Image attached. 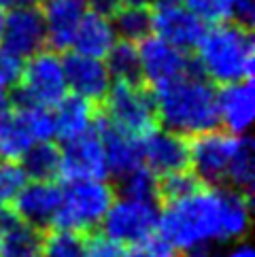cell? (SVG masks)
I'll return each instance as SVG.
<instances>
[{"mask_svg":"<svg viewBox=\"0 0 255 257\" xmlns=\"http://www.w3.org/2000/svg\"><path fill=\"white\" fill-rule=\"evenodd\" d=\"M143 164L158 179L189 168V141L166 127H153L141 139Z\"/></svg>","mask_w":255,"mask_h":257,"instance_id":"cell-12","label":"cell"},{"mask_svg":"<svg viewBox=\"0 0 255 257\" xmlns=\"http://www.w3.org/2000/svg\"><path fill=\"white\" fill-rule=\"evenodd\" d=\"M26 183L28 174L24 172L20 162L0 160V206H11Z\"/></svg>","mask_w":255,"mask_h":257,"instance_id":"cell-28","label":"cell"},{"mask_svg":"<svg viewBox=\"0 0 255 257\" xmlns=\"http://www.w3.org/2000/svg\"><path fill=\"white\" fill-rule=\"evenodd\" d=\"M96 130L102 139L104 145V155H106V166L108 174L121 179L123 174L132 172L136 168L145 166L143 164V147L139 136H132L113 123L106 121L104 115H96Z\"/></svg>","mask_w":255,"mask_h":257,"instance_id":"cell-15","label":"cell"},{"mask_svg":"<svg viewBox=\"0 0 255 257\" xmlns=\"http://www.w3.org/2000/svg\"><path fill=\"white\" fill-rule=\"evenodd\" d=\"M0 47L24 60L47 47V30H45L41 9L36 5L11 9L9 15H5Z\"/></svg>","mask_w":255,"mask_h":257,"instance_id":"cell-10","label":"cell"},{"mask_svg":"<svg viewBox=\"0 0 255 257\" xmlns=\"http://www.w3.org/2000/svg\"><path fill=\"white\" fill-rule=\"evenodd\" d=\"M198 60L206 79L219 85L253 77L255 47L251 30L234 22L215 24L198 43Z\"/></svg>","mask_w":255,"mask_h":257,"instance_id":"cell-3","label":"cell"},{"mask_svg":"<svg viewBox=\"0 0 255 257\" xmlns=\"http://www.w3.org/2000/svg\"><path fill=\"white\" fill-rule=\"evenodd\" d=\"M51 111H53V123H56V139L62 141H70L75 136H81L87 130H92L98 115L96 102L77 94L64 96L56 106H51Z\"/></svg>","mask_w":255,"mask_h":257,"instance_id":"cell-21","label":"cell"},{"mask_svg":"<svg viewBox=\"0 0 255 257\" xmlns=\"http://www.w3.org/2000/svg\"><path fill=\"white\" fill-rule=\"evenodd\" d=\"M115 43V30L111 26V20L104 15H98L94 11H85V15L81 17V22L72 36L70 49L83 56L92 58H104L108 49Z\"/></svg>","mask_w":255,"mask_h":257,"instance_id":"cell-22","label":"cell"},{"mask_svg":"<svg viewBox=\"0 0 255 257\" xmlns=\"http://www.w3.org/2000/svg\"><path fill=\"white\" fill-rule=\"evenodd\" d=\"M181 257H213L211 249H191V251H183Z\"/></svg>","mask_w":255,"mask_h":257,"instance_id":"cell-40","label":"cell"},{"mask_svg":"<svg viewBox=\"0 0 255 257\" xmlns=\"http://www.w3.org/2000/svg\"><path fill=\"white\" fill-rule=\"evenodd\" d=\"M249 227L251 202L247 191L221 183H198L189 194L166 200L158 217V234L175 251L238 242L249 234Z\"/></svg>","mask_w":255,"mask_h":257,"instance_id":"cell-1","label":"cell"},{"mask_svg":"<svg viewBox=\"0 0 255 257\" xmlns=\"http://www.w3.org/2000/svg\"><path fill=\"white\" fill-rule=\"evenodd\" d=\"M153 91L158 123L185 139L219 125L217 89L206 77L183 75Z\"/></svg>","mask_w":255,"mask_h":257,"instance_id":"cell-2","label":"cell"},{"mask_svg":"<svg viewBox=\"0 0 255 257\" xmlns=\"http://www.w3.org/2000/svg\"><path fill=\"white\" fill-rule=\"evenodd\" d=\"M39 249V227L20 219L11 206H0V257H30Z\"/></svg>","mask_w":255,"mask_h":257,"instance_id":"cell-19","label":"cell"},{"mask_svg":"<svg viewBox=\"0 0 255 257\" xmlns=\"http://www.w3.org/2000/svg\"><path fill=\"white\" fill-rule=\"evenodd\" d=\"M30 257H41V253H36V255H30Z\"/></svg>","mask_w":255,"mask_h":257,"instance_id":"cell-43","label":"cell"},{"mask_svg":"<svg viewBox=\"0 0 255 257\" xmlns=\"http://www.w3.org/2000/svg\"><path fill=\"white\" fill-rule=\"evenodd\" d=\"M217 113L219 123L230 134H247L255 115V91L253 81H236L217 89Z\"/></svg>","mask_w":255,"mask_h":257,"instance_id":"cell-17","label":"cell"},{"mask_svg":"<svg viewBox=\"0 0 255 257\" xmlns=\"http://www.w3.org/2000/svg\"><path fill=\"white\" fill-rule=\"evenodd\" d=\"M39 9L47 30V45L53 51H68L81 17L87 11V0H39Z\"/></svg>","mask_w":255,"mask_h":257,"instance_id":"cell-18","label":"cell"},{"mask_svg":"<svg viewBox=\"0 0 255 257\" xmlns=\"http://www.w3.org/2000/svg\"><path fill=\"white\" fill-rule=\"evenodd\" d=\"M253 17H255V3L253 0H232L230 22L238 24V26H244V28L251 30Z\"/></svg>","mask_w":255,"mask_h":257,"instance_id":"cell-35","label":"cell"},{"mask_svg":"<svg viewBox=\"0 0 255 257\" xmlns=\"http://www.w3.org/2000/svg\"><path fill=\"white\" fill-rule=\"evenodd\" d=\"M198 183L200 181L194 177V172L189 168H185V170H179V172L162 177V181H158V194H162L164 200H175V198L189 194Z\"/></svg>","mask_w":255,"mask_h":257,"instance_id":"cell-31","label":"cell"},{"mask_svg":"<svg viewBox=\"0 0 255 257\" xmlns=\"http://www.w3.org/2000/svg\"><path fill=\"white\" fill-rule=\"evenodd\" d=\"M113 198L115 191L106 179L66 181L53 225L75 232H89L102 223Z\"/></svg>","mask_w":255,"mask_h":257,"instance_id":"cell-4","label":"cell"},{"mask_svg":"<svg viewBox=\"0 0 255 257\" xmlns=\"http://www.w3.org/2000/svg\"><path fill=\"white\" fill-rule=\"evenodd\" d=\"M9 108H11V91L5 85H0V115L7 113Z\"/></svg>","mask_w":255,"mask_h":257,"instance_id":"cell-39","label":"cell"},{"mask_svg":"<svg viewBox=\"0 0 255 257\" xmlns=\"http://www.w3.org/2000/svg\"><path fill=\"white\" fill-rule=\"evenodd\" d=\"M104 117L119 130L143 139L153 127H158L156 98L149 85L117 81L111 83L106 96L102 98Z\"/></svg>","mask_w":255,"mask_h":257,"instance_id":"cell-6","label":"cell"},{"mask_svg":"<svg viewBox=\"0 0 255 257\" xmlns=\"http://www.w3.org/2000/svg\"><path fill=\"white\" fill-rule=\"evenodd\" d=\"M160 206L156 198L125 196L113 198L106 215L102 219V232L113 236L121 244L139 242L158 232Z\"/></svg>","mask_w":255,"mask_h":257,"instance_id":"cell-7","label":"cell"},{"mask_svg":"<svg viewBox=\"0 0 255 257\" xmlns=\"http://www.w3.org/2000/svg\"><path fill=\"white\" fill-rule=\"evenodd\" d=\"M123 257H177V251L166 240L153 234L123 249Z\"/></svg>","mask_w":255,"mask_h":257,"instance_id":"cell-32","label":"cell"},{"mask_svg":"<svg viewBox=\"0 0 255 257\" xmlns=\"http://www.w3.org/2000/svg\"><path fill=\"white\" fill-rule=\"evenodd\" d=\"M255 181V151H253V143L247 134H240L238 147H236L234 160L230 172L225 177V185H230L234 189L240 191H249L253 187Z\"/></svg>","mask_w":255,"mask_h":257,"instance_id":"cell-27","label":"cell"},{"mask_svg":"<svg viewBox=\"0 0 255 257\" xmlns=\"http://www.w3.org/2000/svg\"><path fill=\"white\" fill-rule=\"evenodd\" d=\"M139 58L145 85L156 89L187 75L191 53L177 49L175 45L162 41L160 36H147L145 41H141Z\"/></svg>","mask_w":255,"mask_h":257,"instance_id":"cell-11","label":"cell"},{"mask_svg":"<svg viewBox=\"0 0 255 257\" xmlns=\"http://www.w3.org/2000/svg\"><path fill=\"white\" fill-rule=\"evenodd\" d=\"M240 134H230L225 130H206L191 136L189 141V170L200 183L219 185L225 183L230 172Z\"/></svg>","mask_w":255,"mask_h":257,"instance_id":"cell-8","label":"cell"},{"mask_svg":"<svg viewBox=\"0 0 255 257\" xmlns=\"http://www.w3.org/2000/svg\"><path fill=\"white\" fill-rule=\"evenodd\" d=\"M28 181H53L60 177V149L51 141L34 143L20 160Z\"/></svg>","mask_w":255,"mask_h":257,"instance_id":"cell-24","label":"cell"},{"mask_svg":"<svg viewBox=\"0 0 255 257\" xmlns=\"http://www.w3.org/2000/svg\"><path fill=\"white\" fill-rule=\"evenodd\" d=\"M191 13L200 17L204 24L230 22L232 0H181Z\"/></svg>","mask_w":255,"mask_h":257,"instance_id":"cell-30","label":"cell"},{"mask_svg":"<svg viewBox=\"0 0 255 257\" xmlns=\"http://www.w3.org/2000/svg\"><path fill=\"white\" fill-rule=\"evenodd\" d=\"M62 189L53 181H28L17 194L11 208L17 217L34 227H47L56 223Z\"/></svg>","mask_w":255,"mask_h":257,"instance_id":"cell-16","label":"cell"},{"mask_svg":"<svg viewBox=\"0 0 255 257\" xmlns=\"http://www.w3.org/2000/svg\"><path fill=\"white\" fill-rule=\"evenodd\" d=\"M60 177L64 181L108 177L104 145L96 125L85 134L64 141V149H60Z\"/></svg>","mask_w":255,"mask_h":257,"instance_id":"cell-9","label":"cell"},{"mask_svg":"<svg viewBox=\"0 0 255 257\" xmlns=\"http://www.w3.org/2000/svg\"><path fill=\"white\" fill-rule=\"evenodd\" d=\"M151 13H153V32H156V36L175 45L181 51L196 49L206 32L204 22L181 3L151 9Z\"/></svg>","mask_w":255,"mask_h":257,"instance_id":"cell-14","label":"cell"},{"mask_svg":"<svg viewBox=\"0 0 255 257\" xmlns=\"http://www.w3.org/2000/svg\"><path fill=\"white\" fill-rule=\"evenodd\" d=\"M32 5H39V0H0V7L3 9H20V7H32Z\"/></svg>","mask_w":255,"mask_h":257,"instance_id":"cell-38","label":"cell"},{"mask_svg":"<svg viewBox=\"0 0 255 257\" xmlns=\"http://www.w3.org/2000/svg\"><path fill=\"white\" fill-rule=\"evenodd\" d=\"M87 7H92L94 13L104 15V17L111 20L117 9L121 7V0H87Z\"/></svg>","mask_w":255,"mask_h":257,"instance_id":"cell-36","label":"cell"},{"mask_svg":"<svg viewBox=\"0 0 255 257\" xmlns=\"http://www.w3.org/2000/svg\"><path fill=\"white\" fill-rule=\"evenodd\" d=\"M121 194L139 198H158V177L149 168H136L119 179Z\"/></svg>","mask_w":255,"mask_h":257,"instance_id":"cell-29","label":"cell"},{"mask_svg":"<svg viewBox=\"0 0 255 257\" xmlns=\"http://www.w3.org/2000/svg\"><path fill=\"white\" fill-rule=\"evenodd\" d=\"M62 68L66 77V85L72 89V94L83 96L92 102H102L113 79L102 58L83 56L77 51H68L62 56Z\"/></svg>","mask_w":255,"mask_h":257,"instance_id":"cell-13","label":"cell"},{"mask_svg":"<svg viewBox=\"0 0 255 257\" xmlns=\"http://www.w3.org/2000/svg\"><path fill=\"white\" fill-rule=\"evenodd\" d=\"M219 257H255V251L251 249V244L249 242H232L230 249H225Z\"/></svg>","mask_w":255,"mask_h":257,"instance_id":"cell-37","label":"cell"},{"mask_svg":"<svg viewBox=\"0 0 255 257\" xmlns=\"http://www.w3.org/2000/svg\"><path fill=\"white\" fill-rule=\"evenodd\" d=\"M11 106H56L66 96L62 58L53 49H41L24 64L20 85L13 87Z\"/></svg>","mask_w":255,"mask_h":257,"instance_id":"cell-5","label":"cell"},{"mask_svg":"<svg viewBox=\"0 0 255 257\" xmlns=\"http://www.w3.org/2000/svg\"><path fill=\"white\" fill-rule=\"evenodd\" d=\"M121 5H149V0H121Z\"/></svg>","mask_w":255,"mask_h":257,"instance_id":"cell-41","label":"cell"},{"mask_svg":"<svg viewBox=\"0 0 255 257\" xmlns=\"http://www.w3.org/2000/svg\"><path fill=\"white\" fill-rule=\"evenodd\" d=\"M106 68L111 72V79L128 81V83H145L143 70H141V58L136 43L119 41L113 43V47L106 53Z\"/></svg>","mask_w":255,"mask_h":257,"instance_id":"cell-25","label":"cell"},{"mask_svg":"<svg viewBox=\"0 0 255 257\" xmlns=\"http://www.w3.org/2000/svg\"><path fill=\"white\" fill-rule=\"evenodd\" d=\"M24 64H26L24 58L0 47V85H5L7 89L20 85L24 75Z\"/></svg>","mask_w":255,"mask_h":257,"instance_id":"cell-34","label":"cell"},{"mask_svg":"<svg viewBox=\"0 0 255 257\" xmlns=\"http://www.w3.org/2000/svg\"><path fill=\"white\" fill-rule=\"evenodd\" d=\"M36 141L28 106H11L0 115V160L20 162Z\"/></svg>","mask_w":255,"mask_h":257,"instance_id":"cell-20","label":"cell"},{"mask_svg":"<svg viewBox=\"0 0 255 257\" xmlns=\"http://www.w3.org/2000/svg\"><path fill=\"white\" fill-rule=\"evenodd\" d=\"M3 24H5V9L0 7V32H3Z\"/></svg>","mask_w":255,"mask_h":257,"instance_id":"cell-42","label":"cell"},{"mask_svg":"<svg viewBox=\"0 0 255 257\" xmlns=\"http://www.w3.org/2000/svg\"><path fill=\"white\" fill-rule=\"evenodd\" d=\"M113 30L121 41L141 43L153 34V13L149 5H121L111 17Z\"/></svg>","mask_w":255,"mask_h":257,"instance_id":"cell-23","label":"cell"},{"mask_svg":"<svg viewBox=\"0 0 255 257\" xmlns=\"http://www.w3.org/2000/svg\"><path fill=\"white\" fill-rule=\"evenodd\" d=\"M85 257H123V244L106 232L85 238Z\"/></svg>","mask_w":255,"mask_h":257,"instance_id":"cell-33","label":"cell"},{"mask_svg":"<svg viewBox=\"0 0 255 257\" xmlns=\"http://www.w3.org/2000/svg\"><path fill=\"white\" fill-rule=\"evenodd\" d=\"M41 257H85V238L81 232L53 225L51 232L41 238Z\"/></svg>","mask_w":255,"mask_h":257,"instance_id":"cell-26","label":"cell"}]
</instances>
